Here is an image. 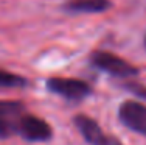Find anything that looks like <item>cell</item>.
<instances>
[{"label": "cell", "instance_id": "52a82bcc", "mask_svg": "<svg viewBox=\"0 0 146 145\" xmlns=\"http://www.w3.org/2000/svg\"><path fill=\"white\" fill-rule=\"evenodd\" d=\"M28 81L23 77L6 70H0V89H16V88H25Z\"/></svg>", "mask_w": 146, "mask_h": 145}, {"label": "cell", "instance_id": "277c9868", "mask_svg": "<svg viewBox=\"0 0 146 145\" xmlns=\"http://www.w3.org/2000/svg\"><path fill=\"white\" fill-rule=\"evenodd\" d=\"M120 122L129 130L140 134H146V105L135 100L121 103L118 109Z\"/></svg>", "mask_w": 146, "mask_h": 145}, {"label": "cell", "instance_id": "7a4b0ae2", "mask_svg": "<svg viewBox=\"0 0 146 145\" xmlns=\"http://www.w3.org/2000/svg\"><path fill=\"white\" fill-rule=\"evenodd\" d=\"M47 89L56 95H61L67 100H82L92 94L89 83L76 78H50L47 81Z\"/></svg>", "mask_w": 146, "mask_h": 145}, {"label": "cell", "instance_id": "5b68a950", "mask_svg": "<svg viewBox=\"0 0 146 145\" xmlns=\"http://www.w3.org/2000/svg\"><path fill=\"white\" fill-rule=\"evenodd\" d=\"M73 123L78 128V131L81 133L82 139L90 145H103L106 142L107 136L103 133L101 126L96 123V120H93L92 117L79 114L73 119Z\"/></svg>", "mask_w": 146, "mask_h": 145}, {"label": "cell", "instance_id": "8992f818", "mask_svg": "<svg viewBox=\"0 0 146 145\" xmlns=\"http://www.w3.org/2000/svg\"><path fill=\"white\" fill-rule=\"evenodd\" d=\"M110 6V0H68L65 3V9L72 13H103Z\"/></svg>", "mask_w": 146, "mask_h": 145}, {"label": "cell", "instance_id": "30bf717a", "mask_svg": "<svg viewBox=\"0 0 146 145\" xmlns=\"http://www.w3.org/2000/svg\"><path fill=\"white\" fill-rule=\"evenodd\" d=\"M126 89H129V91L132 92V94L138 95V97H145L146 98V88L141 84H137V83H131V84H126Z\"/></svg>", "mask_w": 146, "mask_h": 145}, {"label": "cell", "instance_id": "8fae6325", "mask_svg": "<svg viewBox=\"0 0 146 145\" xmlns=\"http://www.w3.org/2000/svg\"><path fill=\"white\" fill-rule=\"evenodd\" d=\"M103 145H123V144H121L118 139H115V137H107L106 142H104Z\"/></svg>", "mask_w": 146, "mask_h": 145}, {"label": "cell", "instance_id": "3957f363", "mask_svg": "<svg viewBox=\"0 0 146 145\" xmlns=\"http://www.w3.org/2000/svg\"><path fill=\"white\" fill-rule=\"evenodd\" d=\"M16 133L30 142H45L53 136L51 126L36 116H23L19 123H16Z\"/></svg>", "mask_w": 146, "mask_h": 145}, {"label": "cell", "instance_id": "6da1fadb", "mask_svg": "<svg viewBox=\"0 0 146 145\" xmlns=\"http://www.w3.org/2000/svg\"><path fill=\"white\" fill-rule=\"evenodd\" d=\"M90 63H92L93 67L118 78H131L138 74V69L135 65L129 64L126 59H123V58L117 56L113 53H109V51H95V53H92Z\"/></svg>", "mask_w": 146, "mask_h": 145}, {"label": "cell", "instance_id": "7c38bea8", "mask_svg": "<svg viewBox=\"0 0 146 145\" xmlns=\"http://www.w3.org/2000/svg\"><path fill=\"white\" fill-rule=\"evenodd\" d=\"M145 44H146V39H145Z\"/></svg>", "mask_w": 146, "mask_h": 145}, {"label": "cell", "instance_id": "9c48e42d", "mask_svg": "<svg viewBox=\"0 0 146 145\" xmlns=\"http://www.w3.org/2000/svg\"><path fill=\"white\" fill-rule=\"evenodd\" d=\"M13 133H16V125L9 123L3 116H0V137H8Z\"/></svg>", "mask_w": 146, "mask_h": 145}, {"label": "cell", "instance_id": "ba28073f", "mask_svg": "<svg viewBox=\"0 0 146 145\" xmlns=\"http://www.w3.org/2000/svg\"><path fill=\"white\" fill-rule=\"evenodd\" d=\"M23 109V105L19 102H2L0 100V116H11V114H17Z\"/></svg>", "mask_w": 146, "mask_h": 145}]
</instances>
